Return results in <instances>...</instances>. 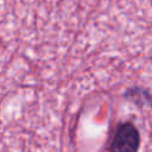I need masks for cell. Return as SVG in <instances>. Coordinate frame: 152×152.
I'll return each mask as SVG.
<instances>
[{
	"instance_id": "1",
	"label": "cell",
	"mask_w": 152,
	"mask_h": 152,
	"mask_svg": "<svg viewBox=\"0 0 152 152\" xmlns=\"http://www.w3.org/2000/svg\"><path fill=\"white\" fill-rule=\"evenodd\" d=\"M140 147V133L131 121L120 122L114 132L109 145L110 152H138Z\"/></svg>"
}]
</instances>
